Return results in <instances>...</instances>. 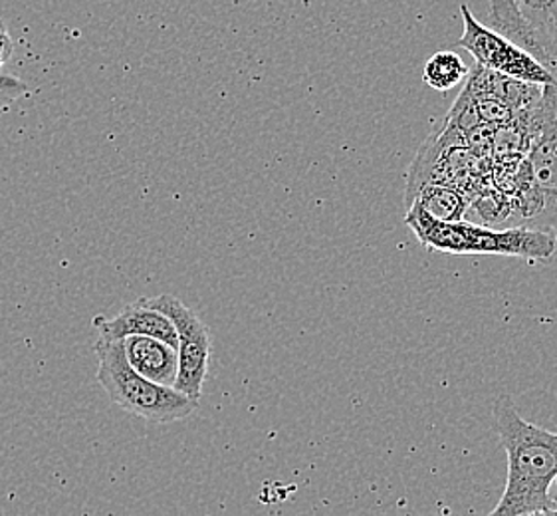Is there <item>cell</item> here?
<instances>
[{"label":"cell","instance_id":"cell-8","mask_svg":"<svg viewBox=\"0 0 557 516\" xmlns=\"http://www.w3.org/2000/svg\"><path fill=\"white\" fill-rule=\"evenodd\" d=\"M94 325L103 340H125L129 336L159 337L177 349V330L168 315L151 306L149 298L127 304L122 312L113 318L96 316Z\"/></svg>","mask_w":557,"mask_h":516},{"label":"cell","instance_id":"cell-6","mask_svg":"<svg viewBox=\"0 0 557 516\" xmlns=\"http://www.w3.org/2000/svg\"><path fill=\"white\" fill-rule=\"evenodd\" d=\"M460 12L465 33L458 38L457 46L470 52L479 66L528 84H557L554 74L544 64H540L532 54H528L524 48L513 45L506 36L476 21V16L470 12L469 4H460Z\"/></svg>","mask_w":557,"mask_h":516},{"label":"cell","instance_id":"cell-14","mask_svg":"<svg viewBox=\"0 0 557 516\" xmlns=\"http://www.w3.org/2000/svg\"><path fill=\"white\" fill-rule=\"evenodd\" d=\"M18 98H21V96L11 94V91H0V118L11 108L12 101H16Z\"/></svg>","mask_w":557,"mask_h":516},{"label":"cell","instance_id":"cell-11","mask_svg":"<svg viewBox=\"0 0 557 516\" xmlns=\"http://www.w3.org/2000/svg\"><path fill=\"white\" fill-rule=\"evenodd\" d=\"M467 76H469V67L453 50L436 52L424 64L423 82L436 91H448Z\"/></svg>","mask_w":557,"mask_h":516},{"label":"cell","instance_id":"cell-12","mask_svg":"<svg viewBox=\"0 0 557 516\" xmlns=\"http://www.w3.org/2000/svg\"><path fill=\"white\" fill-rule=\"evenodd\" d=\"M12 57V38L9 28L0 23V67L4 66Z\"/></svg>","mask_w":557,"mask_h":516},{"label":"cell","instance_id":"cell-10","mask_svg":"<svg viewBox=\"0 0 557 516\" xmlns=\"http://www.w3.org/2000/svg\"><path fill=\"white\" fill-rule=\"evenodd\" d=\"M409 205H417L424 213L431 214L438 221H462V217L469 209V202L460 193L438 185V183H426L419 192L414 193Z\"/></svg>","mask_w":557,"mask_h":516},{"label":"cell","instance_id":"cell-4","mask_svg":"<svg viewBox=\"0 0 557 516\" xmlns=\"http://www.w3.org/2000/svg\"><path fill=\"white\" fill-rule=\"evenodd\" d=\"M96 356L98 382L123 411L141 417L149 423H171L189 417L197 409L199 402L190 400L189 395L151 382L135 371L125 356L123 340L100 337L96 342Z\"/></svg>","mask_w":557,"mask_h":516},{"label":"cell","instance_id":"cell-9","mask_svg":"<svg viewBox=\"0 0 557 516\" xmlns=\"http://www.w3.org/2000/svg\"><path fill=\"white\" fill-rule=\"evenodd\" d=\"M127 361L147 380L173 388L177 380V349L168 342L151 336H129L123 340Z\"/></svg>","mask_w":557,"mask_h":516},{"label":"cell","instance_id":"cell-13","mask_svg":"<svg viewBox=\"0 0 557 516\" xmlns=\"http://www.w3.org/2000/svg\"><path fill=\"white\" fill-rule=\"evenodd\" d=\"M547 508H549V515H554V513L557 515V475L547 487Z\"/></svg>","mask_w":557,"mask_h":516},{"label":"cell","instance_id":"cell-7","mask_svg":"<svg viewBox=\"0 0 557 516\" xmlns=\"http://www.w3.org/2000/svg\"><path fill=\"white\" fill-rule=\"evenodd\" d=\"M149 303L163 315H168L177 330L178 371L173 388L189 395L190 400L201 402L202 385L211 361L209 328L173 294H159L149 298Z\"/></svg>","mask_w":557,"mask_h":516},{"label":"cell","instance_id":"cell-2","mask_svg":"<svg viewBox=\"0 0 557 516\" xmlns=\"http://www.w3.org/2000/svg\"><path fill=\"white\" fill-rule=\"evenodd\" d=\"M405 223L424 247L446 255H496L525 260H549L556 255V236L546 231L512 226L484 229L465 221H438L417 205H409Z\"/></svg>","mask_w":557,"mask_h":516},{"label":"cell","instance_id":"cell-3","mask_svg":"<svg viewBox=\"0 0 557 516\" xmlns=\"http://www.w3.org/2000/svg\"><path fill=\"white\" fill-rule=\"evenodd\" d=\"M513 125L528 135L530 183L520 226L557 235V84L542 86L535 106L516 112Z\"/></svg>","mask_w":557,"mask_h":516},{"label":"cell","instance_id":"cell-1","mask_svg":"<svg viewBox=\"0 0 557 516\" xmlns=\"http://www.w3.org/2000/svg\"><path fill=\"white\" fill-rule=\"evenodd\" d=\"M492 416L508 455V479L491 515H549L547 487L557 475V433L525 421L508 393L494 400Z\"/></svg>","mask_w":557,"mask_h":516},{"label":"cell","instance_id":"cell-5","mask_svg":"<svg viewBox=\"0 0 557 516\" xmlns=\"http://www.w3.org/2000/svg\"><path fill=\"white\" fill-rule=\"evenodd\" d=\"M492 30L544 64L557 79V0H488Z\"/></svg>","mask_w":557,"mask_h":516}]
</instances>
